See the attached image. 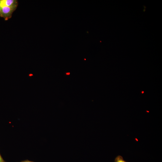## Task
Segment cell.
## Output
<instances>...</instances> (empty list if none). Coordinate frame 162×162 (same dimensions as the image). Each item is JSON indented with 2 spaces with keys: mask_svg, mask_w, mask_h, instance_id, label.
Masks as SVG:
<instances>
[{
  "mask_svg": "<svg viewBox=\"0 0 162 162\" xmlns=\"http://www.w3.org/2000/svg\"><path fill=\"white\" fill-rule=\"evenodd\" d=\"M18 4L16 0H0V17L5 20L10 19Z\"/></svg>",
  "mask_w": 162,
  "mask_h": 162,
  "instance_id": "cell-1",
  "label": "cell"
},
{
  "mask_svg": "<svg viewBox=\"0 0 162 162\" xmlns=\"http://www.w3.org/2000/svg\"><path fill=\"white\" fill-rule=\"evenodd\" d=\"M115 162H127L125 161L121 156L118 155L115 158Z\"/></svg>",
  "mask_w": 162,
  "mask_h": 162,
  "instance_id": "cell-2",
  "label": "cell"
},
{
  "mask_svg": "<svg viewBox=\"0 0 162 162\" xmlns=\"http://www.w3.org/2000/svg\"><path fill=\"white\" fill-rule=\"evenodd\" d=\"M70 74V73H66V74L67 75H69Z\"/></svg>",
  "mask_w": 162,
  "mask_h": 162,
  "instance_id": "cell-5",
  "label": "cell"
},
{
  "mask_svg": "<svg viewBox=\"0 0 162 162\" xmlns=\"http://www.w3.org/2000/svg\"><path fill=\"white\" fill-rule=\"evenodd\" d=\"M20 162H34L28 160H26L21 161Z\"/></svg>",
  "mask_w": 162,
  "mask_h": 162,
  "instance_id": "cell-4",
  "label": "cell"
},
{
  "mask_svg": "<svg viewBox=\"0 0 162 162\" xmlns=\"http://www.w3.org/2000/svg\"><path fill=\"white\" fill-rule=\"evenodd\" d=\"M31 75H32H32H32V74H29V76H31Z\"/></svg>",
  "mask_w": 162,
  "mask_h": 162,
  "instance_id": "cell-6",
  "label": "cell"
},
{
  "mask_svg": "<svg viewBox=\"0 0 162 162\" xmlns=\"http://www.w3.org/2000/svg\"><path fill=\"white\" fill-rule=\"evenodd\" d=\"M0 162H5L0 154Z\"/></svg>",
  "mask_w": 162,
  "mask_h": 162,
  "instance_id": "cell-3",
  "label": "cell"
}]
</instances>
